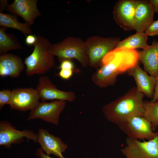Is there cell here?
I'll use <instances>...</instances> for the list:
<instances>
[{"mask_svg": "<svg viewBox=\"0 0 158 158\" xmlns=\"http://www.w3.org/2000/svg\"><path fill=\"white\" fill-rule=\"evenodd\" d=\"M157 135H158V131L157 132Z\"/></svg>", "mask_w": 158, "mask_h": 158, "instance_id": "cell-32", "label": "cell"}, {"mask_svg": "<svg viewBox=\"0 0 158 158\" xmlns=\"http://www.w3.org/2000/svg\"><path fill=\"white\" fill-rule=\"evenodd\" d=\"M121 151L126 158H158V135L142 141L127 137Z\"/></svg>", "mask_w": 158, "mask_h": 158, "instance_id": "cell-6", "label": "cell"}, {"mask_svg": "<svg viewBox=\"0 0 158 158\" xmlns=\"http://www.w3.org/2000/svg\"><path fill=\"white\" fill-rule=\"evenodd\" d=\"M12 90L3 89L0 91V109L6 104L9 105L11 99Z\"/></svg>", "mask_w": 158, "mask_h": 158, "instance_id": "cell-23", "label": "cell"}, {"mask_svg": "<svg viewBox=\"0 0 158 158\" xmlns=\"http://www.w3.org/2000/svg\"><path fill=\"white\" fill-rule=\"evenodd\" d=\"M36 89L42 101L61 100L71 102L76 98L74 92L58 89L47 75H43L40 78Z\"/></svg>", "mask_w": 158, "mask_h": 158, "instance_id": "cell-10", "label": "cell"}, {"mask_svg": "<svg viewBox=\"0 0 158 158\" xmlns=\"http://www.w3.org/2000/svg\"><path fill=\"white\" fill-rule=\"evenodd\" d=\"M155 13L149 1L136 0L134 23L136 33L145 32L154 21Z\"/></svg>", "mask_w": 158, "mask_h": 158, "instance_id": "cell-16", "label": "cell"}, {"mask_svg": "<svg viewBox=\"0 0 158 158\" xmlns=\"http://www.w3.org/2000/svg\"><path fill=\"white\" fill-rule=\"evenodd\" d=\"M66 102L55 100L50 102L42 101L30 111L27 121L39 118L58 126L60 114L64 109Z\"/></svg>", "mask_w": 158, "mask_h": 158, "instance_id": "cell-8", "label": "cell"}, {"mask_svg": "<svg viewBox=\"0 0 158 158\" xmlns=\"http://www.w3.org/2000/svg\"><path fill=\"white\" fill-rule=\"evenodd\" d=\"M138 61L135 49L115 48L104 57L101 66L92 75L91 80L100 88L114 85L118 76L128 71Z\"/></svg>", "mask_w": 158, "mask_h": 158, "instance_id": "cell-1", "label": "cell"}, {"mask_svg": "<svg viewBox=\"0 0 158 158\" xmlns=\"http://www.w3.org/2000/svg\"><path fill=\"white\" fill-rule=\"evenodd\" d=\"M49 49L53 56L57 57L60 63L65 60L75 59L83 68L88 66L85 42L81 38L68 37L60 42L51 44Z\"/></svg>", "mask_w": 158, "mask_h": 158, "instance_id": "cell-4", "label": "cell"}, {"mask_svg": "<svg viewBox=\"0 0 158 158\" xmlns=\"http://www.w3.org/2000/svg\"><path fill=\"white\" fill-rule=\"evenodd\" d=\"M51 44L47 38L37 36L33 52L24 61L26 75L44 74L54 66V56L50 52L49 48Z\"/></svg>", "mask_w": 158, "mask_h": 158, "instance_id": "cell-3", "label": "cell"}, {"mask_svg": "<svg viewBox=\"0 0 158 158\" xmlns=\"http://www.w3.org/2000/svg\"><path fill=\"white\" fill-rule=\"evenodd\" d=\"M127 72L129 75L134 78L137 90L152 99L156 84V78L149 75L146 71L140 67L138 63L129 70Z\"/></svg>", "mask_w": 158, "mask_h": 158, "instance_id": "cell-15", "label": "cell"}, {"mask_svg": "<svg viewBox=\"0 0 158 158\" xmlns=\"http://www.w3.org/2000/svg\"><path fill=\"white\" fill-rule=\"evenodd\" d=\"M38 142L41 149L48 155L53 154L59 158H66L62 155L68 147L67 144L60 138L50 133L42 128L39 129L37 133Z\"/></svg>", "mask_w": 158, "mask_h": 158, "instance_id": "cell-13", "label": "cell"}, {"mask_svg": "<svg viewBox=\"0 0 158 158\" xmlns=\"http://www.w3.org/2000/svg\"><path fill=\"white\" fill-rule=\"evenodd\" d=\"M144 117L151 123L154 131L158 127V100L152 102L144 101Z\"/></svg>", "mask_w": 158, "mask_h": 158, "instance_id": "cell-22", "label": "cell"}, {"mask_svg": "<svg viewBox=\"0 0 158 158\" xmlns=\"http://www.w3.org/2000/svg\"><path fill=\"white\" fill-rule=\"evenodd\" d=\"M6 28H0V55L7 54L11 50L22 48L14 35L6 33Z\"/></svg>", "mask_w": 158, "mask_h": 158, "instance_id": "cell-21", "label": "cell"}, {"mask_svg": "<svg viewBox=\"0 0 158 158\" xmlns=\"http://www.w3.org/2000/svg\"><path fill=\"white\" fill-rule=\"evenodd\" d=\"M73 70L61 69L59 73V76L62 79L68 80L70 79L73 74Z\"/></svg>", "mask_w": 158, "mask_h": 158, "instance_id": "cell-25", "label": "cell"}, {"mask_svg": "<svg viewBox=\"0 0 158 158\" xmlns=\"http://www.w3.org/2000/svg\"><path fill=\"white\" fill-rule=\"evenodd\" d=\"M119 129L129 138L148 140L157 135L154 132L150 123L143 116H135L118 125Z\"/></svg>", "mask_w": 158, "mask_h": 158, "instance_id": "cell-7", "label": "cell"}, {"mask_svg": "<svg viewBox=\"0 0 158 158\" xmlns=\"http://www.w3.org/2000/svg\"><path fill=\"white\" fill-rule=\"evenodd\" d=\"M145 33L148 36H153L158 35V20L154 21Z\"/></svg>", "mask_w": 158, "mask_h": 158, "instance_id": "cell-24", "label": "cell"}, {"mask_svg": "<svg viewBox=\"0 0 158 158\" xmlns=\"http://www.w3.org/2000/svg\"><path fill=\"white\" fill-rule=\"evenodd\" d=\"M145 95L136 87L132 88L124 95L104 105L102 113L107 121L117 125L133 116L143 117Z\"/></svg>", "mask_w": 158, "mask_h": 158, "instance_id": "cell-2", "label": "cell"}, {"mask_svg": "<svg viewBox=\"0 0 158 158\" xmlns=\"http://www.w3.org/2000/svg\"><path fill=\"white\" fill-rule=\"evenodd\" d=\"M0 10L1 12L0 13H3V11L6 8L8 4L7 0H0Z\"/></svg>", "mask_w": 158, "mask_h": 158, "instance_id": "cell-31", "label": "cell"}, {"mask_svg": "<svg viewBox=\"0 0 158 158\" xmlns=\"http://www.w3.org/2000/svg\"><path fill=\"white\" fill-rule=\"evenodd\" d=\"M37 40V36L31 34L26 36L25 39V43L28 46L34 45Z\"/></svg>", "mask_w": 158, "mask_h": 158, "instance_id": "cell-27", "label": "cell"}, {"mask_svg": "<svg viewBox=\"0 0 158 158\" xmlns=\"http://www.w3.org/2000/svg\"><path fill=\"white\" fill-rule=\"evenodd\" d=\"M60 69H70L73 70L74 66L71 60H65L60 63Z\"/></svg>", "mask_w": 158, "mask_h": 158, "instance_id": "cell-26", "label": "cell"}, {"mask_svg": "<svg viewBox=\"0 0 158 158\" xmlns=\"http://www.w3.org/2000/svg\"><path fill=\"white\" fill-rule=\"evenodd\" d=\"M0 26L17 30L26 36L32 34L31 25L25 22L20 23L15 15L0 13Z\"/></svg>", "mask_w": 158, "mask_h": 158, "instance_id": "cell-19", "label": "cell"}, {"mask_svg": "<svg viewBox=\"0 0 158 158\" xmlns=\"http://www.w3.org/2000/svg\"><path fill=\"white\" fill-rule=\"evenodd\" d=\"M148 36L145 32L136 33L122 41H119L115 48L144 49L148 45L147 43Z\"/></svg>", "mask_w": 158, "mask_h": 158, "instance_id": "cell-20", "label": "cell"}, {"mask_svg": "<svg viewBox=\"0 0 158 158\" xmlns=\"http://www.w3.org/2000/svg\"><path fill=\"white\" fill-rule=\"evenodd\" d=\"M120 40L119 37L105 38L96 36L87 38L85 42L88 65L95 68H99L104 57L116 48Z\"/></svg>", "mask_w": 158, "mask_h": 158, "instance_id": "cell-5", "label": "cell"}, {"mask_svg": "<svg viewBox=\"0 0 158 158\" xmlns=\"http://www.w3.org/2000/svg\"><path fill=\"white\" fill-rule=\"evenodd\" d=\"M40 98L36 90L32 88H18L12 90L9 104L11 109L24 111L32 110L39 103Z\"/></svg>", "mask_w": 158, "mask_h": 158, "instance_id": "cell-11", "label": "cell"}, {"mask_svg": "<svg viewBox=\"0 0 158 158\" xmlns=\"http://www.w3.org/2000/svg\"><path fill=\"white\" fill-rule=\"evenodd\" d=\"M136 0H121L115 4L113 15L116 23L124 30H134Z\"/></svg>", "mask_w": 158, "mask_h": 158, "instance_id": "cell-12", "label": "cell"}, {"mask_svg": "<svg viewBox=\"0 0 158 158\" xmlns=\"http://www.w3.org/2000/svg\"><path fill=\"white\" fill-rule=\"evenodd\" d=\"M35 154L37 157L40 158H52L49 157V155L44 154L43 151L40 148L37 149Z\"/></svg>", "mask_w": 158, "mask_h": 158, "instance_id": "cell-29", "label": "cell"}, {"mask_svg": "<svg viewBox=\"0 0 158 158\" xmlns=\"http://www.w3.org/2000/svg\"><path fill=\"white\" fill-rule=\"evenodd\" d=\"M156 84L155 87L154 94L151 102H155L158 100V75L156 78Z\"/></svg>", "mask_w": 158, "mask_h": 158, "instance_id": "cell-28", "label": "cell"}, {"mask_svg": "<svg viewBox=\"0 0 158 158\" xmlns=\"http://www.w3.org/2000/svg\"><path fill=\"white\" fill-rule=\"evenodd\" d=\"M37 0H15L8 4L6 11L18 15L30 25L34 23L35 18L41 15L37 6Z\"/></svg>", "mask_w": 158, "mask_h": 158, "instance_id": "cell-14", "label": "cell"}, {"mask_svg": "<svg viewBox=\"0 0 158 158\" xmlns=\"http://www.w3.org/2000/svg\"><path fill=\"white\" fill-rule=\"evenodd\" d=\"M138 60L143 64L145 71L156 78L158 75V41L138 52Z\"/></svg>", "mask_w": 158, "mask_h": 158, "instance_id": "cell-18", "label": "cell"}, {"mask_svg": "<svg viewBox=\"0 0 158 158\" xmlns=\"http://www.w3.org/2000/svg\"><path fill=\"white\" fill-rule=\"evenodd\" d=\"M149 1L153 6L155 12L158 15V0H150Z\"/></svg>", "mask_w": 158, "mask_h": 158, "instance_id": "cell-30", "label": "cell"}, {"mask_svg": "<svg viewBox=\"0 0 158 158\" xmlns=\"http://www.w3.org/2000/svg\"><path fill=\"white\" fill-rule=\"evenodd\" d=\"M24 138L37 142L38 135L33 131L26 129L23 130H17L7 121H0V146L10 148L12 144L23 142Z\"/></svg>", "mask_w": 158, "mask_h": 158, "instance_id": "cell-9", "label": "cell"}, {"mask_svg": "<svg viewBox=\"0 0 158 158\" xmlns=\"http://www.w3.org/2000/svg\"><path fill=\"white\" fill-rule=\"evenodd\" d=\"M25 68V64L19 56L11 53L0 55V75L12 78L18 77Z\"/></svg>", "mask_w": 158, "mask_h": 158, "instance_id": "cell-17", "label": "cell"}]
</instances>
